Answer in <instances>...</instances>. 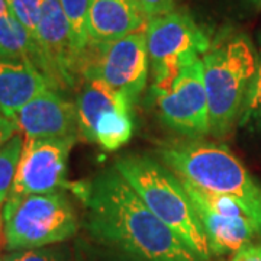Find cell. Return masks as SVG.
<instances>
[{"label": "cell", "mask_w": 261, "mask_h": 261, "mask_svg": "<svg viewBox=\"0 0 261 261\" xmlns=\"http://www.w3.org/2000/svg\"><path fill=\"white\" fill-rule=\"evenodd\" d=\"M75 193L86 205V226L97 244L149 261H202L149 211L116 168L80 185Z\"/></svg>", "instance_id": "obj_1"}, {"label": "cell", "mask_w": 261, "mask_h": 261, "mask_svg": "<svg viewBox=\"0 0 261 261\" xmlns=\"http://www.w3.org/2000/svg\"><path fill=\"white\" fill-rule=\"evenodd\" d=\"M159 154L177 177L238 200L261 226V186L225 145L185 141L160 148Z\"/></svg>", "instance_id": "obj_2"}, {"label": "cell", "mask_w": 261, "mask_h": 261, "mask_svg": "<svg viewBox=\"0 0 261 261\" xmlns=\"http://www.w3.org/2000/svg\"><path fill=\"white\" fill-rule=\"evenodd\" d=\"M115 168L160 221L177 233L200 260H209L211 250L203 228L178 177L144 155L122 157Z\"/></svg>", "instance_id": "obj_3"}, {"label": "cell", "mask_w": 261, "mask_h": 261, "mask_svg": "<svg viewBox=\"0 0 261 261\" xmlns=\"http://www.w3.org/2000/svg\"><path fill=\"white\" fill-rule=\"evenodd\" d=\"M209 125L214 135H224L240 121L245 96L257 70V51L250 38L232 34L219 39L202 57Z\"/></svg>", "instance_id": "obj_4"}, {"label": "cell", "mask_w": 261, "mask_h": 261, "mask_svg": "<svg viewBox=\"0 0 261 261\" xmlns=\"http://www.w3.org/2000/svg\"><path fill=\"white\" fill-rule=\"evenodd\" d=\"M3 240L9 251L35 250L63 243L79 228L68 197L57 190L39 195H10L2 206Z\"/></svg>", "instance_id": "obj_5"}, {"label": "cell", "mask_w": 261, "mask_h": 261, "mask_svg": "<svg viewBox=\"0 0 261 261\" xmlns=\"http://www.w3.org/2000/svg\"><path fill=\"white\" fill-rule=\"evenodd\" d=\"M148 61L145 31H140L109 42L89 44L82 56L80 73L84 79H97L111 86L134 105L145 89Z\"/></svg>", "instance_id": "obj_6"}, {"label": "cell", "mask_w": 261, "mask_h": 261, "mask_svg": "<svg viewBox=\"0 0 261 261\" xmlns=\"http://www.w3.org/2000/svg\"><path fill=\"white\" fill-rule=\"evenodd\" d=\"M77 135L25 138L10 195L51 193L67 186V160Z\"/></svg>", "instance_id": "obj_7"}, {"label": "cell", "mask_w": 261, "mask_h": 261, "mask_svg": "<svg viewBox=\"0 0 261 261\" xmlns=\"http://www.w3.org/2000/svg\"><path fill=\"white\" fill-rule=\"evenodd\" d=\"M155 97L161 119L171 129L189 137L211 132L209 102L200 57L181 70L167 92Z\"/></svg>", "instance_id": "obj_8"}, {"label": "cell", "mask_w": 261, "mask_h": 261, "mask_svg": "<svg viewBox=\"0 0 261 261\" xmlns=\"http://www.w3.org/2000/svg\"><path fill=\"white\" fill-rule=\"evenodd\" d=\"M37 42L44 58V74L53 87L73 86L80 71L82 54L73 41V32L60 0H41Z\"/></svg>", "instance_id": "obj_9"}, {"label": "cell", "mask_w": 261, "mask_h": 261, "mask_svg": "<svg viewBox=\"0 0 261 261\" xmlns=\"http://www.w3.org/2000/svg\"><path fill=\"white\" fill-rule=\"evenodd\" d=\"M145 37L152 65L196 58L211 48V39L195 20L186 13L174 10L149 19Z\"/></svg>", "instance_id": "obj_10"}, {"label": "cell", "mask_w": 261, "mask_h": 261, "mask_svg": "<svg viewBox=\"0 0 261 261\" xmlns=\"http://www.w3.org/2000/svg\"><path fill=\"white\" fill-rule=\"evenodd\" d=\"M25 138H64L77 135V106L53 89L37 96L13 118Z\"/></svg>", "instance_id": "obj_11"}, {"label": "cell", "mask_w": 261, "mask_h": 261, "mask_svg": "<svg viewBox=\"0 0 261 261\" xmlns=\"http://www.w3.org/2000/svg\"><path fill=\"white\" fill-rule=\"evenodd\" d=\"M148 20L140 0H92L86 20L89 44L109 42L145 31Z\"/></svg>", "instance_id": "obj_12"}, {"label": "cell", "mask_w": 261, "mask_h": 261, "mask_svg": "<svg viewBox=\"0 0 261 261\" xmlns=\"http://www.w3.org/2000/svg\"><path fill=\"white\" fill-rule=\"evenodd\" d=\"M53 86L35 65L25 60L0 58V113L15 115Z\"/></svg>", "instance_id": "obj_13"}, {"label": "cell", "mask_w": 261, "mask_h": 261, "mask_svg": "<svg viewBox=\"0 0 261 261\" xmlns=\"http://www.w3.org/2000/svg\"><path fill=\"white\" fill-rule=\"evenodd\" d=\"M192 205L203 228L211 254H235L251 245L255 237H261V226L251 216H228L200 203L192 202Z\"/></svg>", "instance_id": "obj_14"}, {"label": "cell", "mask_w": 261, "mask_h": 261, "mask_svg": "<svg viewBox=\"0 0 261 261\" xmlns=\"http://www.w3.org/2000/svg\"><path fill=\"white\" fill-rule=\"evenodd\" d=\"M0 47L12 58L32 63L44 74V58L37 41L12 13L0 15Z\"/></svg>", "instance_id": "obj_15"}, {"label": "cell", "mask_w": 261, "mask_h": 261, "mask_svg": "<svg viewBox=\"0 0 261 261\" xmlns=\"http://www.w3.org/2000/svg\"><path fill=\"white\" fill-rule=\"evenodd\" d=\"M23 138L16 134L0 147V206L8 200L12 185L18 171L19 160L23 148Z\"/></svg>", "instance_id": "obj_16"}, {"label": "cell", "mask_w": 261, "mask_h": 261, "mask_svg": "<svg viewBox=\"0 0 261 261\" xmlns=\"http://www.w3.org/2000/svg\"><path fill=\"white\" fill-rule=\"evenodd\" d=\"M240 126L261 132V37L260 49L257 53V70L245 96L243 112L240 116Z\"/></svg>", "instance_id": "obj_17"}, {"label": "cell", "mask_w": 261, "mask_h": 261, "mask_svg": "<svg viewBox=\"0 0 261 261\" xmlns=\"http://www.w3.org/2000/svg\"><path fill=\"white\" fill-rule=\"evenodd\" d=\"M90 2L92 0H60L71 27L74 45L82 56H83L84 49L89 45V38L86 32V20H87Z\"/></svg>", "instance_id": "obj_18"}, {"label": "cell", "mask_w": 261, "mask_h": 261, "mask_svg": "<svg viewBox=\"0 0 261 261\" xmlns=\"http://www.w3.org/2000/svg\"><path fill=\"white\" fill-rule=\"evenodd\" d=\"M9 8L12 15L37 41L38 23L41 18V0H9Z\"/></svg>", "instance_id": "obj_19"}, {"label": "cell", "mask_w": 261, "mask_h": 261, "mask_svg": "<svg viewBox=\"0 0 261 261\" xmlns=\"http://www.w3.org/2000/svg\"><path fill=\"white\" fill-rule=\"evenodd\" d=\"M83 261H149L134 255L130 252L122 251L119 248H113L109 245H102L99 244V247H96L93 250L84 252Z\"/></svg>", "instance_id": "obj_20"}, {"label": "cell", "mask_w": 261, "mask_h": 261, "mask_svg": "<svg viewBox=\"0 0 261 261\" xmlns=\"http://www.w3.org/2000/svg\"><path fill=\"white\" fill-rule=\"evenodd\" d=\"M3 261H65L58 250L53 248H35V250H20L10 251Z\"/></svg>", "instance_id": "obj_21"}, {"label": "cell", "mask_w": 261, "mask_h": 261, "mask_svg": "<svg viewBox=\"0 0 261 261\" xmlns=\"http://www.w3.org/2000/svg\"><path fill=\"white\" fill-rule=\"evenodd\" d=\"M140 3L148 19L170 13L174 8V0H140Z\"/></svg>", "instance_id": "obj_22"}, {"label": "cell", "mask_w": 261, "mask_h": 261, "mask_svg": "<svg viewBox=\"0 0 261 261\" xmlns=\"http://www.w3.org/2000/svg\"><path fill=\"white\" fill-rule=\"evenodd\" d=\"M18 132L19 129L16 123L0 113V147L5 145L10 138H13Z\"/></svg>", "instance_id": "obj_23"}, {"label": "cell", "mask_w": 261, "mask_h": 261, "mask_svg": "<svg viewBox=\"0 0 261 261\" xmlns=\"http://www.w3.org/2000/svg\"><path fill=\"white\" fill-rule=\"evenodd\" d=\"M232 261H261V245H247L235 252Z\"/></svg>", "instance_id": "obj_24"}, {"label": "cell", "mask_w": 261, "mask_h": 261, "mask_svg": "<svg viewBox=\"0 0 261 261\" xmlns=\"http://www.w3.org/2000/svg\"><path fill=\"white\" fill-rule=\"evenodd\" d=\"M0 58H12V57H10L9 54L3 49V48L0 47Z\"/></svg>", "instance_id": "obj_25"}, {"label": "cell", "mask_w": 261, "mask_h": 261, "mask_svg": "<svg viewBox=\"0 0 261 261\" xmlns=\"http://www.w3.org/2000/svg\"><path fill=\"white\" fill-rule=\"evenodd\" d=\"M3 237V219H2V212H0V240Z\"/></svg>", "instance_id": "obj_26"}, {"label": "cell", "mask_w": 261, "mask_h": 261, "mask_svg": "<svg viewBox=\"0 0 261 261\" xmlns=\"http://www.w3.org/2000/svg\"><path fill=\"white\" fill-rule=\"evenodd\" d=\"M248 2H251L254 6H257V8H261V0H248Z\"/></svg>", "instance_id": "obj_27"}, {"label": "cell", "mask_w": 261, "mask_h": 261, "mask_svg": "<svg viewBox=\"0 0 261 261\" xmlns=\"http://www.w3.org/2000/svg\"><path fill=\"white\" fill-rule=\"evenodd\" d=\"M8 3H9V0H8Z\"/></svg>", "instance_id": "obj_28"}, {"label": "cell", "mask_w": 261, "mask_h": 261, "mask_svg": "<svg viewBox=\"0 0 261 261\" xmlns=\"http://www.w3.org/2000/svg\"><path fill=\"white\" fill-rule=\"evenodd\" d=\"M0 261H2V260H0Z\"/></svg>", "instance_id": "obj_29"}]
</instances>
